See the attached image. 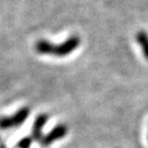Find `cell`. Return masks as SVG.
Masks as SVG:
<instances>
[{
    "label": "cell",
    "mask_w": 148,
    "mask_h": 148,
    "mask_svg": "<svg viewBox=\"0 0 148 148\" xmlns=\"http://www.w3.org/2000/svg\"><path fill=\"white\" fill-rule=\"evenodd\" d=\"M136 38L138 43L141 45L142 49H143V53L146 60H148V34L145 31H139L137 33Z\"/></svg>",
    "instance_id": "obj_6"
},
{
    "label": "cell",
    "mask_w": 148,
    "mask_h": 148,
    "mask_svg": "<svg viewBox=\"0 0 148 148\" xmlns=\"http://www.w3.org/2000/svg\"><path fill=\"white\" fill-rule=\"evenodd\" d=\"M36 51L41 55H53L56 45L47 40H39L36 43Z\"/></svg>",
    "instance_id": "obj_5"
},
{
    "label": "cell",
    "mask_w": 148,
    "mask_h": 148,
    "mask_svg": "<svg viewBox=\"0 0 148 148\" xmlns=\"http://www.w3.org/2000/svg\"><path fill=\"white\" fill-rule=\"evenodd\" d=\"M80 44V39L78 36H71L67 40H65L63 43L56 45L55 53L57 57H65L74 51Z\"/></svg>",
    "instance_id": "obj_1"
},
{
    "label": "cell",
    "mask_w": 148,
    "mask_h": 148,
    "mask_svg": "<svg viewBox=\"0 0 148 148\" xmlns=\"http://www.w3.org/2000/svg\"><path fill=\"white\" fill-rule=\"evenodd\" d=\"M68 133V127L65 125H59L57 127H55L51 132H49V135H46L45 137L41 139L40 143L43 146H49L51 144H53L57 140H60V139L64 138Z\"/></svg>",
    "instance_id": "obj_3"
},
{
    "label": "cell",
    "mask_w": 148,
    "mask_h": 148,
    "mask_svg": "<svg viewBox=\"0 0 148 148\" xmlns=\"http://www.w3.org/2000/svg\"><path fill=\"white\" fill-rule=\"evenodd\" d=\"M32 144V139L31 138H24L18 142V146L20 148H29Z\"/></svg>",
    "instance_id": "obj_7"
},
{
    "label": "cell",
    "mask_w": 148,
    "mask_h": 148,
    "mask_svg": "<svg viewBox=\"0 0 148 148\" xmlns=\"http://www.w3.org/2000/svg\"><path fill=\"white\" fill-rule=\"evenodd\" d=\"M28 115H29V109L28 108L21 109L12 117H4L2 119H0V127L8 129V127H16V125H21L27 119Z\"/></svg>",
    "instance_id": "obj_2"
},
{
    "label": "cell",
    "mask_w": 148,
    "mask_h": 148,
    "mask_svg": "<svg viewBox=\"0 0 148 148\" xmlns=\"http://www.w3.org/2000/svg\"><path fill=\"white\" fill-rule=\"evenodd\" d=\"M49 119V116L46 114H40L38 117L35 120V123L33 125V139L36 140V141H41L42 137V129L45 125L46 121Z\"/></svg>",
    "instance_id": "obj_4"
}]
</instances>
